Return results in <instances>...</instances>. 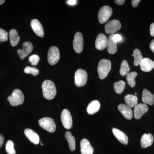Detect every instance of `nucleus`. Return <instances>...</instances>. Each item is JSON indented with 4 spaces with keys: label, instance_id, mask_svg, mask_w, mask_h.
Masks as SVG:
<instances>
[{
    "label": "nucleus",
    "instance_id": "f8f14e48",
    "mask_svg": "<svg viewBox=\"0 0 154 154\" xmlns=\"http://www.w3.org/2000/svg\"><path fill=\"white\" fill-rule=\"evenodd\" d=\"M108 38L103 33H100L97 36L95 42V47L99 51L103 50L107 47Z\"/></svg>",
    "mask_w": 154,
    "mask_h": 154
},
{
    "label": "nucleus",
    "instance_id": "1a4fd4ad",
    "mask_svg": "<svg viewBox=\"0 0 154 154\" xmlns=\"http://www.w3.org/2000/svg\"><path fill=\"white\" fill-rule=\"evenodd\" d=\"M73 46L74 49L77 53H81L83 51L84 47V38L82 34L80 32H77L75 34Z\"/></svg>",
    "mask_w": 154,
    "mask_h": 154
},
{
    "label": "nucleus",
    "instance_id": "ea45409f",
    "mask_svg": "<svg viewBox=\"0 0 154 154\" xmlns=\"http://www.w3.org/2000/svg\"><path fill=\"white\" fill-rule=\"evenodd\" d=\"M125 2V0H116L115 2L119 5H122Z\"/></svg>",
    "mask_w": 154,
    "mask_h": 154
},
{
    "label": "nucleus",
    "instance_id": "ddd939ff",
    "mask_svg": "<svg viewBox=\"0 0 154 154\" xmlns=\"http://www.w3.org/2000/svg\"><path fill=\"white\" fill-rule=\"evenodd\" d=\"M31 26L34 33L40 37H44L45 33L43 26L38 20L33 19L31 22Z\"/></svg>",
    "mask_w": 154,
    "mask_h": 154
},
{
    "label": "nucleus",
    "instance_id": "39448f33",
    "mask_svg": "<svg viewBox=\"0 0 154 154\" xmlns=\"http://www.w3.org/2000/svg\"><path fill=\"white\" fill-rule=\"evenodd\" d=\"M88 73L85 70L79 69L75 73V84L78 87L85 86L88 82Z\"/></svg>",
    "mask_w": 154,
    "mask_h": 154
},
{
    "label": "nucleus",
    "instance_id": "58836bf2",
    "mask_svg": "<svg viewBox=\"0 0 154 154\" xmlns=\"http://www.w3.org/2000/svg\"><path fill=\"white\" fill-rule=\"evenodd\" d=\"M5 141V138L2 134H0V148L2 146Z\"/></svg>",
    "mask_w": 154,
    "mask_h": 154
},
{
    "label": "nucleus",
    "instance_id": "f704fd0d",
    "mask_svg": "<svg viewBox=\"0 0 154 154\" xmlns=\"http://www.w3.org/2000/svg\"><path fill=\"white\" fill-rule=\"evenodd\" d=\"M113 41L117 43V42L121 41L122 40V37L120 34H113Z\"/></svg>",
    "mask_w": 154,
    "mask_h": 154
},
{
    "label": "nucleus",
    "instance_id": "0eeeda50",
    "mask_svg": "<svg viewBox=\"0 0 154 154\" xmlns=\"http://www.w3.org/2000/svg\"><path fill=\"white\" fill-rule=\"evenodd\" d=\"M59 50L56 46H52L49 48L48 53L47 59L48 63L51 65L56 64L60 59Z\"/></svg>",
    "mask_w": 154,
    "mask_h": 154
},
{
    "label": "nucleus",
    "instance_id": "a878e982",
    "mask_svg": "<svg viewBox=\"0 0 154 154\" xmlns=\"http://www.w3.org/2000/svg\"><path fill=\"white\" fill-rule=\"evenodd\" d=\"M65 136L68 143L70 149L71 151H74L75 149V139L74 137L72 135L71 133L69 131H67Z\"/></svg>",
    "mask_w": 154,
    "mask_h": 154
},
{
    "label": "nucleus",
    "instance_id": "7c9ffc66",
    "mask_svg": "<svg viewBox=\"0 0 154 154\" xmlns=\"http://www.w3.org/2000/svg\"><path fill=\"white\" fill-rule=\"evenodd\" d=\"M6 151L8 154H16L14 148V143L12 140H9L6 143Z\"/></svg>",
    "mask_w": 154,
    "mask_h": 154
},
{
    "label": "nucleus",
    "instance_id": "6e6552de",
    "mask_svg": "<svg viewBox=\"0 0 154 154\" xmlns=\"http://www.w3.org/2000/svg\"><path fill=\"white\" fill-rule=\"evenodd\" d=\"M121 28V24L118 20L114 19L107 22L105 26V30L108 34H114L116 32L120 30Z\"/></svg>",
    "mask_w": 154,
    "mask_h": 154
},
{
    "label": "nucleus",
    "instance_id": "9b49d317",
    "mask_svg": "<svg viewBox=\"0 0 154 154\" xmlns=\"http://www.w3.org/2000/svg\"><path fill=\"white\" fill-rule=\"evenodd\" d=\"M33 49V45L29 42H25L22 45V49L17 50V54L21 60H23L27 57L32 52Z\"/></svg>",
    "mask_w": 154,
    "mask_h": 154
},
{
    "label": "nucleus",
    "instance_id": "aec40b11",
    "mask_svg": "<svg viewBox=\"0 0 154 154\" xmlns=\"http://www.w3.org/2000/svg\"><path fill=\"white\" fill-rule=\"evenodd\" d=\"M153 142L154 137L151 134H145L141 138V146L143 148H146L151 146Z\"/></svg>",
    "mask_w": 154,
    "mask_h": 154
},
{
    "label": "nucleus",
    "instance_id": "c756f323",
    "mask_svg": "<svg viewBox=\"0 0 154 154\" xmlns=\"http://www.w3.org/2000/svg\"><path fill=\"white\" fill-rule=\"evenodd\" d=\"M130 67L128 63L126 60H124L122 61L121 64L119 73L121 75L126 76L130 72Z\"/></svg>",
    "mask_w": 154,
    "mask_h": 154
},
{
    "label": "nucleus",
    "instance_id": "473e14b6",
    "mask_svg": "<svg viewBox=\"0 0 154 154\" xmlns=\"http://www.w3.org/2000/svg\"><path fill=\"white\" fill-rule=\"evenodd\" d=\"M39 60H40V57L36 54H33L29 57V62L33 66L37 65Z\"/></svg>",
    "mask_w": 154,
    "mask_h": 154
},
{
    "label": "nucleus",
    "instance_id": "393cba45",
    "mask_svg": "<svg viewBox=\"0 0 154 154\" xmlns=\"http://www.w3.org/2000/svg\"><path fill=\"white\" fill-rule=\"evenodd\" d=\"M125 101L128 106L132 108L137 105V97L135 95L128 94L125 97Z\"/></svg>",
    "mask_w": 154,
    "mask_h": 154
},
{
    "label": "nucleus",
    "instance_id": "79ce46f5",
    "mask_svg": "<svg viewBox=\"0 0 154 154\" xmlns=\"http://www.w3.org/2000/svg\"><path fill=\"white\" fill-rule=\"evenodd\" d=\"M5 2V0H0V5H2V4Z\"/></svg>",
    "mask_w": 154,
    "mask_h": 154
},
{
    "label": "nucleus",
    "instance_id": "6ab92c4d",
    "mask_svg": "<svg viewBox=\"0 0 154 154\" xmlns=\"http://www.w3.org/2000/svg\"><path fill=\"white\" fill-rule=\"evenodd\" d=\"M112 131L116 138L121 143L124 145H127L128 144V137L124 132L116 128H113L112 129Z\"/></svg>",
    "mask_w": 154,
    "mask_h": 154
},
{
    "label": "nucleus",
    "instance_id": "b1692460",
    "mask_svg": "<svg viewBox=\"0 0 154 154\" xmlns=\"http://www.w3.org/2000/svg\"><path fill=\"white\" fill-rule=\"evenodd\" d=\"M113 34L110 35L108 38V43L107 45V51L109 54H113L116 52L117 50V43L113 41Z\"/></svg>",
    "mask_w": 154,
    "mask_h": 154
},
{
    "label": "nucleus",
    "instance_id": "a211bd4d",
    "mask_svg": "<svg viewBox=\"0 0 154 154\" xmlns=\"http://www.w3.org/2000/svg\"><path fill=\"white\" fill-rule=\"evenodd\" d=\"M118 109L122 115L128 120L132 119L133 111L130 107L125 104H120L118 105Z\"/></svg>",
    "mask_w": 154,
    "mask_h": 154
},
{
    "label": "nucleus",
    "instance_id": "423d86ee",
    "mask_svg": "<svg viewBox=\"0 0 154 154\" xmlns=\"http://www.w3.org/2000/svg\"><path fill=\"white\" fill-rule=\"evenodd\" d=\"M112 13V9L110 6H103L99 10L98 14V20L99 22L102 24L107 22V20L111 17Z\"/></svg>",
    "mask_w": 154,
    "mask_h": 154
},
{
    "label": "nucleus",
    "instance_id": "dca6fc26",
    "mask_svg": "<svg viewBox=\"0 0 154 154\" xmlns=\"http://www.w3.org/2000/svg\"><path fill=\"white\" fill-rule=\"evenodd\" d=\"M141 69L143 72H149L154 68V61L148 58L143 59L140 64Z\"/></svg>",
    "mask_w": 154,
    "mask_h": 154
},
{
    "label": "nucleus",
    "instance_id": "e433bc0d",
    "mask_svg": "<svg viewBox=\"0 0 154 154\" xmlns=\"http://www.w3.org/2000/svg\"><path fill=\"white\" fill-rule=\"evenodd\" d=\"M150 33L151 36H154V23H152L150 26Z\"/></svg>",
    "mask_w": 154,
    "mask_h": 154
},
{
    "label": "nucleus",
    "instance_id": "f257e3e1",
    "mask_svg": "<svg viewBox=\"0 0 154 154\" xmlns=\"http://www.w3.org/2000/svg\"><path fill=\"white\" fill-rule=\"evenodd\" d=\"M43 96L47 100H51L55 97L57 90L54 83L50 80H46L42 85Z\"/></svg>",
    "mask_w": 154,
    "mask_h": 154
},
{
    "label": "nucleus",
    "instance_id": "c85d7f7f",
    "mask_svg": "<svg viewBox=\"0 0 154 154\" xmlns=\"http://www.w3.org/2000/svg\"><path fill=\"white\" fill-rule=\"evenodd\" d=\"M137 75V73L135 72H132L127 75L126 80L128 85L131 88H134L136 85L135 79Z\"/></svg>",
    "mask_w": 154,
    "mask_h": 154
},
{
    "label": "nucleus",
    "instance_id": "9d476101",
    "mask_svg": "<svg viewBox=\"0 0 154 154\" xmlns=\"http://www.w3.org/2000/svg\"><path fill=\"white\" fill-rule=\"evenodd\" d=\"M61 120L63 125L66 129H70L72 125V119L70 112L67 109H64L61 114Z\"/></svg>",
    "mask_w": 154,
    "mask_h": 154
},
{
    "label": "nucleus",
    "instance_id": "4468645a",
    "mask_svg": "<svg viewBox=\"0 0 154 154\" xmlns=\"http://www.w3.org/2000/svg\"><path fill=\"white\" fill-rule=\"evenodd\" d=\"M148 109V107L146 104H137L134 107V118L137 119H140L145 113L147 112Z\"/></svg>",
    "mask_w": 154,
    "mask_h": 154
},
{
    "label": "nucleus",
    "instance_id": "bb28decb",
    "mask_svg": "<svg viewBox=\"0 0 154 154\" xmlns=\"http://www.w3.org/2000/svg\"><path fill=\"white\" fill-rule=\"evenodd\" d=\"M132 56H133L134 58V64L135 66H138L140 65L141 62L143 59L140 51L138 49H135L134 51Z\"/></svg>",
    "mask_w": 154,
    "mask_h": 154
},
{
    "label": "nucleus",
    "instance_id": "37998d69",
    "mask_svg": "<svg viewBox=\"0 0 154 154\" xmlns=\"http://www.w3.org/2000/svg\"><path fill=\"white\" fill-rule=\"evenodd\" d=\"M41 145H43V144L41 143Z\"/></svg>",
    "mask_w": 154,
    "mask_h": 154
},
{
    "label": "nucleus",
    "instance_id": "2eb2a0df",
    "mask_svg": "<svg viewBox=\"0 0 154 154\" xmlns=\"http://www.w3.org/2000/svg\"><path fill=\"white\" fill-rule=\"evenodd\" d=\"M80 147H81V154H93L94 149L91 146L90 142L86 139H83L81 140Z\"/></svg>",
    "mask_w": 154,
    "mask_h": 154
},
{
    "label": "nucleus",
    "instance_id": "20e7f679",
    "mask_svg": "<svg viewBox=\"0 0 154 154\" xmlns=\"http://www.w3.org/2000/svg\"><path fill=\"white\" fill-rule=\"evenodd\" d=\"M39 126L43 129L50 133H54L56 129V125L54 120L49 117H44L39 119L38 122Z\"/></svg>",
    "mask_w": 154,
    "mask_h": 154
},
{
    "label": "nucleus",
    "instance_id": "f03ea898",
    "mask_svg": "<svg viewBox=\"0 0 154 154\" xmlns=\"http://www.w3.org/2000/svg\"><path fill=\"white\" fill-rule=\"evenodd\" d=\"M111 68V62L108 60L102 59L99 61L98 64V75L99 79H104L107 77Z\"/></svg>",
    "mask_w": 154,
    "mask_h": 154
},
{
    "label": "nucleus",
    "instance_id": "7ed1b4c3",
    "mask_svg": "<svg viewBox=\"0 0 154 154\" xmlns=\"http://www.w3.org/2000/svg\"><path fill=\"white\" fill-rule=\"evenodd\" d=\"M8 101L13 106H17L23 104L25 100L24 94L19 89H15L11 96L8 98Z\"/></svg>",
    "mask_w": 154,
    "mask_h": 154
},
{
    "label": "nucleus",
    "instance_id": "4c0bfd02",
    "mask_svg": "<svg viewBox=\"0 0 154 154\" xmlns=\"http://www.w3.org/2000/svg\"><path fill=\"white\" fill-rule=\"evenodd\" d=\"M77 1L76 0H69V1H67V3L69 5H74L76 4Z\"/></svg>",
    "mask_w": 154,
    "mask_h": 154
},
{
    "label": "nucleus",
    "instance_id": "72a5a7b5",
    "mask_svg": "<svg viewBox=\"0 0 154 154\" xmlns=\"http://www.w3.org/2000/svg\"><path fill=\"white\" fill-rule=\"evenodd\" d=\"M8 32L4 29L0 28V42L7 41L8 40Z\"/></svg>",
    "mask_w": 154,
    "mask_h": 154
},
{
    "label": "nucleus",
    "instance_id": "f3484780",
    "mask_svg": "<svg viewBox=\"0 0 154 154\" xmlns=\"http://www.w3.org/2000/svg\"><path fill=\"white\" fill-rule=\"evenodd\" d=\"M24 133L29 140L34 144H38L39 142V137L34 131L30 128H26Z\"/></svg>",
    "mask_w": 154,
    "mask_h": 154
},
{
    "label": "nucleus",
    "instance_id": "4be33fe9",
    "mask_svg": "<svg viewBox=\"0 0 154 154\" xmlns=\"http://www.w3.org/2000/svg\"><path fill=\"white\" fill-rule=\"evenodd\" d=\"M100 108V102L97 100H94L88 105L87 109V112L90 115H94L99 111Z\"/></svg>",
    "mask_w": 154,
    "mask_h": 154
},
{
    "label": "nucleus",
    "instance_id": "c9c22d12",
    "mask_svg": "<svg viewBox=\"0 0 154 154\" xmlns=\"http://www.w3.org/2000/svg\"><path fill=\"white\" fill-rule=\"evenodd\" d=\"M140 2V0H132L131 1V5L134 8H136L138 5L139 3Z\"/></svg>",
    "mask_w": 154,
    "mask_h": 154
},
{
    "label": "nucleus",
    "instance_id": "5701e85b",
    "mask_svg": "<svg viewBox=\"0 0 154 154\" xmlns=\"http://www.w3.org/2000/svg\"><path fill=\"white\" fill-rule=\"evenodd\" d=\"M9 36L11 45L15 47L19 43L20 39L17 30L15 29H11L9 32Z\"/></svg>",
    "mask_w": 154,
    "mask_h": 154
},
{
    "label": "nucleus",
    "instance_id": "a19ab883",
    "mask_svg": "<svg viewBox=\"0 0 154 154\" xmlns=\"http://www.w3.org/2000/svg\"><path fill=\"white\" fill-rule=\"evenodd\" d=\"M150 48L151 50L154 53V39L151 42L149 45Z\"/></svg>",
    "mask_w": 154,
    "mask_h": 154
},
{
    "label": "nucleus",
    "instance_id": "2f4dec72",
    "mask_svg": "<svg viewBox=\"0 0 154 154\" xmlns=\"http://www.w3.org/2000/svg\"><path fill=\"white\" fill-rule=\"evenodd\" d=\"M24 72L26 74H31L33 75L34 76H37L39 74V70L38 69L35 67L30 66L26 67L24 69Z\"/></svg>",
    "mask_w": 154,
    "mask_h": 154
},
{
    "label": "nucleus",
    "instance_id": "412c9836",
    "mask_svg": "<svg viewBox=\"0 0 154 154\" xmlns=\"http://www.w3.org/2000/svg\"><path fill=\"white\" fill-rule=\"evenodd\" d=\"M142 99L144 104L152 105L154 103V95L147 89H144L143 91Z\"/></svg>",
    "mask_w": 154,
    "mask_h": 154
},
{
    "label": "nucleus",
    "instance_id": "cd10ccee",
    "mask_svg": "<svg viewBox=\"0 0 154 154\" xmlns=\"http://www.w3.org/2000/svg\"><path fill=\"white\" fill-rule=\"evenodd\" d=\"M125 87V83L124 81H119L114 83L113 88L116 93L118 94H121L124 91Z\"/></svg>",
    "mask_w": 154,
    "mask_h": 154
}]
</instances>
